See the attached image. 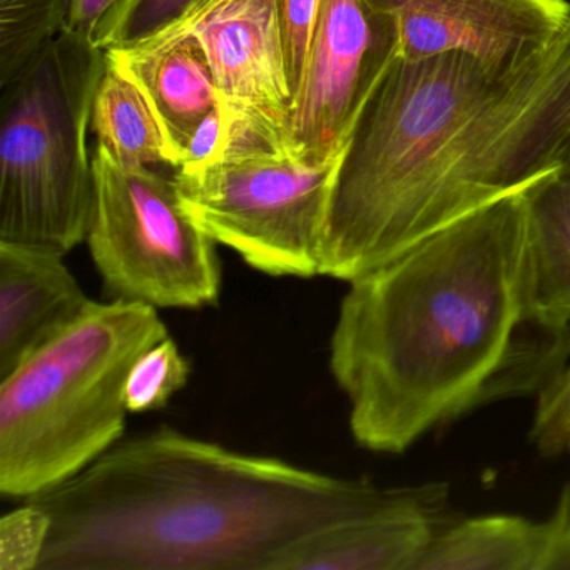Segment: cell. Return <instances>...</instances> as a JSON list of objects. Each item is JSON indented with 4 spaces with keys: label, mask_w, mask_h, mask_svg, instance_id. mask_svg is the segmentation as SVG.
<instances>
[{
    "label": "cell",
    "mask_w": 570,
    "mask_h": 570,
    "mask_svg": "<svg viewBox=\"0 0 570 570\" xmlns=\"http://www.w3.org/2000/svg\"><path fill=\"white\" fill-rule=\"evenodd\" d=\"M523 191L483 206L352 279L330 370L363 449L406 452L466 413L539 395L570 358V330L537 322Z\"/></svg>",
    "instance_id": "6da1fadb"
},
{
    "label": "cell",
    "mask_w": 570,
    "mask_h": 570,
    "mask_svg": "<svg viewBox=\"0 0 570 570\" xmlns=\"http://www.w3.org/2000/svg\"><path fill=\"white\" fill-rule=\"evenodd\" d=\"M570 168V19L493 65L396 59L340 155L320 275L352 282L456 219Z\"/></svg>",
    "instance_id": "7a4b0ae2"
},
{
    "label": "cell",
    "mask_w": 570,
    "mask_h": 570,
    "mask_svg": "<svg viewBox=\"0 0 570 570\" xmlns=\"http://www.w3.org/2000/svg\"><path fill=\"white\" fill-rule=\"evenodd\" d=\"M396 490L159 426L26 500L52 520L39 570H266L299 537Z\"/></svg>",
    "instance_id": "3957f363"
},
{
    "label": "cell",
    "mask_w": 570,
    "mask_h": 570,
    "mask_svg": "<svg viewBox=\"0 0 570 570\" xmlns=\"http://www.w3.org/2000/svg\"><path fill=\"white\" fill-rule=\"evenodd\" d=\"M168 336L155 306L95 302L0 379V493L31 499L121 442L129 370Z\"/></svg>",
    "instance_id": "277c9868"
},
{
    "label": "cell",
    "mask_w": 570,
    "mask_h": 570,
    "mask_svg": "<svg viewBox=\"0 0 570 570\" xmlns=\"http://www.w3.org/2000/svg\"><path fill=\"white\" fill-rule=\"evenodd\" d=\"M105 69L106 52L65 29L0 88V242L68 255L88 238V132Z\"/></svg>",
    "instance_id": "5b68a950"
},
{
    "label": "cell",
    "mask_w": 570,
    "mask_h": 570,
    "mask_svg": "<svg viewBox=\"0 0 570 570\" xmlns=\"http://www.w3.org/2000/svg\"><path fill=\"white\" fill-rule=\"evenodd\" d=\"M88 242L106 298L198 309L222 295L218 243L186 212L175 178L125 166L101 146L92 156Z\"/></svg>",
    "instance_id": "8992f818"
},
{
    "label": "cell",
    "mask_w": 570,
    "mask_h": 570,
    "mask_svg": "<svg viewBox=\"0 0 570 570\" xmlns=\"http://www.w3.org/2000/svg\"><path fill=\"white\" fill-rule=\"evenodd\" d=\"M338 159L308 165L286 153L229 149L178 169L175 179L189 216L246 265L269 276L313 278Z\"/></svg>",
    "instance_id": "52a82bcc"
},
{
    "label": "cell",
    "mask_w": 570,
    "mask_h": 570,
    "mask_svg": "<svg viewBox=\"0 0 570 570\" xmlns=\"http://www.w3.org/2000/svg\"><path fill=\"white\" fill-rule=\"evenodd\" d=\"M163 32L195 36L208 58L225 118L218 155L229 149L285 153L293 96L278 0H202Z\"/></svg>",
    "instance_id": "ba28073f"
},
{
    "label": "cell",
    "mask_w": 570,
    "mask_h": 570,
    "mask_svg": "<svg viewBox=\"0 0 570 570\" xmlns=\"http://www.w3.org/2000/svg\"><path fill=\"white\" fill-rule=\"evenodd\" d=\"M399 58L395 28L366 0H322L283 151L308 165L338 159L363 106Z\"/></svg>",
    "instance_id": "9c48e42d"
},
{
    "label": "cell",
    "mask_w": 570,
    "mask_h": 570,
    "mask_svg": "<svg viewBox=\"0 0 570 570\" xmlns=\"http://www.w3.org/2000/svg\"><path fill=\"white\" fill-rule=\"evenodd\" d=\"M399 36L400 59L465 55L493 65L546 48L570 19L569 0H366Z\"/></svg>",
    "instance_id": "30bf717a"
},
{
    "label": "cell",
    "mask_w": 570,
    "mask_h": 570,
    "mask_svg": "<svg viewBox=\"0 0 570 570\" xmlns=\"http://www.w3.org/2000/svg\"><path fill=\"white\" fill-rule=\"evenodd\" d=\"M446 487H403L389 502L320 527L279 550L266 570H416L440 530Z\"/></svg>",
    "instance_id": "8fae6325"
},
{
    "label": "cell",
    "mask_w": 570,
    "mask_h": 570,
    "mask_svg": "<svg viewBox=\"0 0 570 570\" xmlns=\"http://www.w3.org/2000/svg\"><path fill=\"white\" fill-rule=\"evenodd\" d=\"M65 256L45 246L0 242V379L95 303Z\"/></svg>",
    "instance_id": "7c38bea8"
},
{
    "label": "cell",
    "mask_w": 570,
    "mask_h": 570,
    "mask_svg": "<svg viewBox=\"0 0 570 570\" xmlns=\"http://www.w3.org/2000/svg\"><path fill=\"white\" fill-rule=\"evenodd\" d=\"M105 52L106 61L145 96L161 126L173 165L181 168L196 129L222 106L215 76L198 39L163 32L132 48Z\"/></svg>",
    "instance_id": "4fadbf2b"
},
{
    "label": "cell",
    "mask_w": 570,
    "mask_h": 570,
    "mask_svg": "<svg viewBox=\"0 0 570 570\" xmlns=\"http://www.w3.org/2000/svg\"><path fill=\"white\" fill-rule=\"evenodd\" d=\"M527 276L537 322L570 330V168L523 191Z\"/></svg>",
    "instance_id": "5bb4252c"
},
{
    "label": "cell",
    "mask_w": 570,
    "mask_h": 570,
    "mask_svg": "<svg viewBox=\"0 0 570 570\" xmlns=\"http://www.w3.org/2000/svg\"><path fill=\"white\" fill-rule=\"evenodd\" d=\"M543 520L482 515L440 527L416 570H542Z\"/></svg>",
    "instance_id": "9a60e30c"
},
{
    "label": "cell",
    "mask_w": 570,
    "mask_h": 570,
    "mask_svg": "<svg viewBox=\"0 0 570 570\" xmlns=\"http://www.w3.org/2000/svg\"><path fill=\"white\" fill-rule=\"evenodd\" d=\"M91 131L102 149L125 166H169L171 151L161 126L135 82L106 61L92 101Z\"/></svg>",
    "instance_id": "2e32d148"
},
{
    "label": "cell",
    "mask_w": 570,
    "mask_h": 570,
    "mask_svg": "<svg viewBox=\"0 0 570 570\" xmlns=\"http://www.w3.org/2000/svg\"><path fill=\"white\" fill-rule=\"evenodd\" d=\"M69 0H0V88L65 31Z\"/></svg>",
    "instance_id": "e0dca14e"
},
{
    "label": "cell",
    "mask_w": 570,
    "mask_h": 570,
    "mask_svg": "<svg viewBox=\"0 0 570 570\" xmlns=\"http://www.w3.org/2000/svg\"><path fill=\"white\" fill-rule=\"evenodd\" d=\"M191 363L171 336L146 350L129 370L125 400L129 413L165 409L189 382Z\"/></svg>",
    "instance_id": "ac0fdd59"
},
{
    "label": "cell",
    "mask_w": 570,
    "mask_h": 570,
    "mask_svg": "<svg viewBox=\"0 0 570 570\" xmlns=\"http://www.w3.org/2000/svg\"><path fill=\"white\" fill-rule=\"evenodd\" d=\"M202 0H118L96 29L102 51L132 48L181 21Z\"/></svg>",
    "instance_id": "d6986e66"
},
{
    "label": "cell",
    "mask_w": 570,
    "mask_h": 570,
    "mask_svg": "<svg viewBox=\"0 0 570 570\" xmlns=\"http://www.w3.org/2000/svg\"><path fill=\"white\" fill-rule=\"evenodd\" d=\"M52 520L38 503L6 513L0 520V570H39Z\"/></svg>",
    "instance_id": "ffe728a7"
},
{
    "label": "cell",
    "mask_w": 570,
    "mask_h": 570,
    "mask_svg": "<svg viewBox=\"0 0 570 570\" xmlns=\"http://www.w3.org/2000/svg\"><path fill=\"white\" fill-rule=\"evenodd\" d=\"M530 442L546 456H570V358L537 395Z\"/></svg>",
    "instance_id": "44dd1931"
},
{
    "label": "cell",
    "mask_w": 570,
    "mask_h": 570,
    "mask_svg": "<svg viewBox=\"0 0 570 570\" xmlns=\"http://www.w3.org/2000/svg\"><path fill=\"white\" fill-rule=\"evenodd\" d=\"M322 0H278V26L286 78L295 102L315 38Z\"/></svg>",
    "instance_id": "7402d4cb"
},
{
    "label": "cell",
    "mask_w": 570,
    "mask_h": 570,
    "mask_svg": "<svg viewBox=\"0 0 570 570\" xmlns=\"http://www.w3.org/2000/svg\"><path fill=\"white\" fill-rule=\"evenodd\" d=\"M546 525L542 570H570V483L560 490L556 509Z\"/></svg>",
    "instance_id": "603a6c76"
},
{
    "label": "cell",
    "mask_w": 570,
    "mask_h": 570,
    "mask_svg": "<svg viewBox=\"0 0 570 570\" xmlns=\"http://www.w3.org/2000/svg\"><path fill=\"white\" fill-rule=\"evenodd\" d=\"M223 138H225V118L219 106L212 115L206 116L196 129L186 148L185 161L179 169L196 168L215 158L222 149Z\"/></svg>",
    "instance_id": "cb8c5ba5"
},
{
    "label": "cell",
    "mask_w": 570,
    "mask_h": 570,
    "mask_svg": "<svg viewBox=\"0 0 570 570\" xmlns=\"http://www.w3.org/2000/svg\"><path fill=\"white\" fill-rule=\"evenodd\" d=\"M118 0H69L66 31L82 38H95L96 29L105 16L115 8Z\"/></svg>",
    "instance_id": "d4e9b609"
}]
</instances>
